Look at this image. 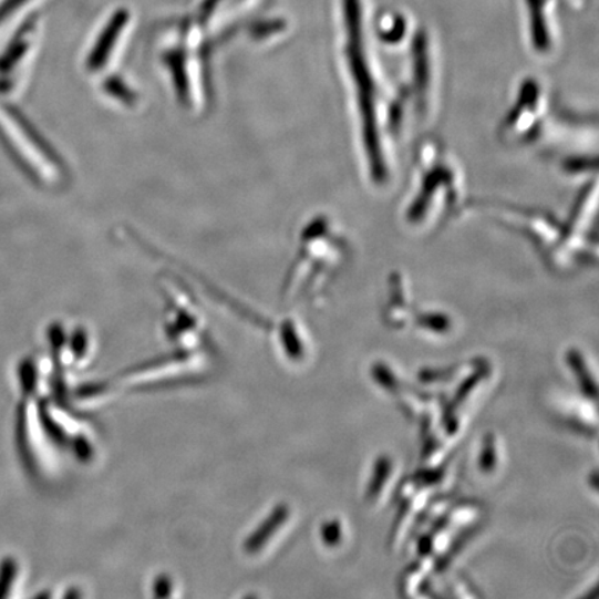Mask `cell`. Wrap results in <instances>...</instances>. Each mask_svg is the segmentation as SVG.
Wrapping results in <instances>:
<instances>
[{
  "instance_id": "cell-2",
  "label": "cell",
  "mask_w": 599,
  "mask_h": 599,
  "mask_svg": "<svg viewBox=\"0 0 599 599\" xmlns=\"http://www.w3.org/2000/svg\"><path fill=\"white\" fill-rule=\"evenodd\" d=\"M18 576V564L14 559H4L0 565V599L7 598Z\"/></svg>"
},
{
  "instance_id": "cell-4",
  "label": "cell",
  "mask_w": 599,
  "mask_h": 599,
  "mask_svg": "<svg viewBox=\"0 0 599 599\" xmlns=\"http://www.w3.org/2000/svg\"><path fill=\"white\" fill-rule=\"evenodd\" d=\"M25 2L27 0H4V2L0 4V23H2L4 19H8L9 16L14 13L20 7H23Z\"/></svg>"
},
{
  "instance_id": "cell-1",
  "label": "cell",
  "mask_w": 599,
  "mask_h": 599,
  "mask_svg": "<svg viewBox=\"0 0 599 599\" xmlns=\"http://www.w3.org/2000/svg\"><path fill=\"white\" fill-rule=\"evenodd\" d=\"M126 21H128V13L125 10H120L118 13L114 14V18L110 21L106 30L103 31V35L99 38L96 47L91 53L90 65L92 69H97V65L106 62L110 49H113L120 31L124 29Z\"/></svg>"
},
{
  "instance_id": "cell-3",
  "label": "cell",
  "mask_w": 599,
  "mask_h": 599,
  "mask_svg": "<svg viewBox=\"0 0 599 599\" xmlns=\"http://www.w3.org/2000/svg\"><path fill=\"white\" fill-rule=\"evenodd\" d=\"M27 47H29V41H27L25 30L23 34H20L18 38H16L13 45L10 47L7 53L3 54L2 60H0V69H10V65H13L21 56H23Z\"/></svg>"
}]
</instances>
